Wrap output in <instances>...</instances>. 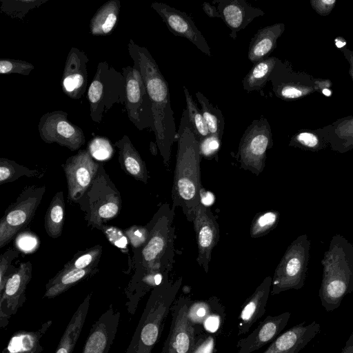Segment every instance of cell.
Wrapping results in <instances>:
<instances>
[{"instance_id": "55", "label": "cell", "mask_w": 353, "mask_h": 353, "mask_svg": "<svg viewBox=\"0 0 353 353\" xmlns=\"http://www.w3.org/2000/svg\"><path fill=\"white\" fill-rule=\"evenodd\" d=\"M150 151L153 154H157V145L156 144V143H153V142H150Z\"/></svg>"}, {"instance_id": "53", "label": "cell", "mask_w": 353, "mask_h": 353, "mask_svg": "<svg viewBox=\"0 0 353 353\" xmlns=\"http://www.w3.org/2000/svg\"><path fill=\"white\" fill-rule=\"evenodd\" d=\"M202 8L208 17L221 18V15L217 8L214 6H212L210 3L204 2L202 5Z\"/></svg>"}, {"instance_id": "17", "label": "cell", "mask_w": 353, "mask_h": 353, "mask_svg": "<svg viewBox=\"0 0 353 353\" xmlns=\"http://www.w3.org/2000/svg\"><path fill=\"white\" fill-rule=\"evenodd\" d=\"M192 223L198 248L196 261L208 273L212 250L219 239V223L210 208L201 203L196 210Z\"/></svg>"}, {"instance_id": "1", "label": "cell", "mask_w": 353, "mask_h": 353, "mask_svg": "<svg viewBox=\"0 0 353 353\" xmlns=\"http://www.w3.org/2000/svg\"><path fill=\"white\" fill-rule=\"evenodd\" d=\"M128 51L133 65L140 71L144 80L152 103L156 144L164 164L168 165L177 132L168 83L146 48L130 39Z\"/></svg>"}, {"instance_id": "9", "label": "cell", "mask_w": 353, "mask_h": 353, "mask_svg": "<svg viewBox=\"0 0 353 353\" xmlns=\"http://www.w3.org/2000/svg\"><path fill=\"white\" fill-rule=\"evenodd\" d=\"M272 145L270 125L261 116L250 123L240 140L237 157L241 168L259 175L265 168L267 152Z\"/></svg>"}, {"instance_id": "19", "label": "cell", "mask_w": 353, "mask_h": 353, "mask_svg": "<svg viewBox=\"0 0 353 353\" xmlns=\"http://www.w3.org/2000/svg\"><path fill=\"white\" fill-rule=\"evenodd\" d=\"M121 314L111 304L92 325L81 353H108L117 333Z\"/></svg>"}, {"instance_id": "20", "label": "cell", "mask_w": 353, "mask_h": 353, "mask_svg": "<svg viewBox=\"0 0 353 353\" xmlns=\"http://www.w3.org/2000/svg\"><path fill=\"white\" fill-rule=\"evenodd\" d=\"M87 54L77 48H70L65 61L61 77V88L72 99H80L88 88Z\"/></svg>"}, {"instance_id": "5", "label": "cell", "mask_w": 353, "mask_h": 353, "mask_svg": "<svg viewBox=\"0 0 353 353\" xmlns=\"http://www.w3.org/2000/svg\"><path fill=\"white\" fill-rule=\"evenodd\" d=\"M174 208L163 204L153 217L148 239L141 251L144 272L141 276L154 272L168 274L172 269L174 261Z\"/></svg>"}, {"instance_id": "34", "label": "cell", "mask_w": 353, "mask_h": 353, "mask_svg": "<svg viewBox=\"0 0 353 353\" xmlns=\"http://www.w3.org/2000/svg\"><path fill=\"white\" fill-rule=\"evenodd\" d=\"M289 146L306 151L319 152L329 147V143L319 128L315 130H299L291 137Z\"/></svg>"}, {"instance_id": "13", "label": "cell", "mask_w": 353, "mask_h": 353, "mask_svg": "<svg viewBox=\"0 0 353 353\" xmlns=\"http://www.w3.org/2000/svg\"><path fill=\"white\" fill-rule=\"evenodd\" d=\"M63 110L46 112L39 119L38 130L41 139L47 143H57L71 151L79 150L85 142L83 130L68 120Z\"/></svg>"}, {"instance_id": "47", "label": "cell", "mask_w": 353, "mask_h": 353, "mask_svg": "<svg viewBox=\"0 0 353 353\" xmlns=\"http://www.w3.org/2000/svg\"><path fill=\"white\" fill-rule=\"evenodd\" d=\"M208 306V303L203 301L191 303L188 310V316L193 324L194 322L200 323L203 320L209 312Z\"/></svg>"}, {"instance_id": "14", "label": "cell", "mask_w": 353, "mask_h": 353, "mask_svg": "<svg viewBox=\"0 0 353 353\" xmlns=\"http://www.w3.org/2000/svg\"><path fill=\"white\" fill-rule=\"evenodd\" d=\"M191 303L183 296L174 301L171 307L170 329L162 353H192L196 339L194 324L188 316Z\"/></svg>"}, {"instance_id": "10", "label": "cell", "mask_w": 353, "mask_h": 353, "mask_svg": "<svg viewBox=\"0 0 353 353\" xmlns=\"http://www.w3.org/2000/svg\"><path fill=\"white\" fill-rule=\"evenodd\" d=\"M46 192V187L28 186L5 211L0 221V248H2L33 219Z\"/></svg>"}, {"instance_id": "23", "label": "cell", "mask_w": 353, "mask_h": 353, "mask_svg": "<svg viewBox=\"0 0 353 353\" xmlns=\"http://www.w3.org/2000/svg\"><path fill=\"white\" fill-rule=\"evenodd\" d=\"M319 331L316 321L296 325L279 335L263 353H299Z\"/></svg>"}, {"instance_id": "50", "label": "cell", "mask_w": 353, "mask_h": 353, "mask_svg": "<svg viewBox=\"0 0 353 353\" xmlns=\"http://www.w3.org/2000/svg\"><path fill=\"white\" fill-rule=\"evenodd\" d=\"M214 344L212 336L199 337L196 339L192 353H214Z\"/></svg>"}, {"instance_id": "41", "label": "cell", "mask_w": 353, "mask_h": 353, "mask_svg": "<svg viewBox=\"0 0 353 353\" xmlns=\"http://www.w3.org/2000/svg\"><path fill=\"white\" fill-rule=\"evenodd\" d=\"M87 150L95 160L99 161L110 159L114 152L111 141L104 137L93 138L89 142Z\"/></svg>"}, {"instance_id": "29", "label": "cell", "mask_w": 353, "mask_h": 353, "mask_svg": "<svg viewBox=\"0 0 353 353\" xmlns=\"http://www.w3.org/2000/svg\"><path fill=\"white\" fill-rule=\"evenodd\" d=\"M97 265L86 269H72L63 268L46 285L43 298L53 299L80 281L88 278L98 272Z\"/></svg>"}, {"instance_id": "35", "label": "cell", "mask_w": 353, "mask_h": 353, "mask_svg": "<svg viewBox=\"0 0 353 353\" xmlns=\"http://www.w3.org/2000/svg\"><path fill=\"white\" fill-rule=\"evenodd\" d=\"M196 97L201 106V112L210 135L221 139L225 126L224 117L217 106L209 101L201 92H196Z\"/></svg>"}, {"instance_id": "48", "label": "cell", "mask_w": 353, "mask_h": 353, "mask_svg": "<svg viewBox=\"0 0 353 353\" xmlns=\"http://www.w3.org/2000/svg\"><path fill=\"white\" fill-rule=\"evenodd\" d=\"M312 9L319 15L326 17L331 13L334 8L336 0H310Z\"/></svg>"}, {"instance_id": "46", "label": "cell", "mask_w": 353, "mask_h": 353, "mask_svg": "<svg viewBox=\"0 0 353 353\" xmlns=\"http://www.w3.org/2000/svg\"><path fill=\"white\" fill-rule=\"evenodd\" d=\"M221 139L215 136L209 135L199 141L201 156L205 158L214 156L219 150Z\"/></svg>"}, {"instance_id": "22", "label": "cell", "mask_w": 353, "mask_h": 353, "mask_svg": "<svg viewBox=\"0 0 353 353\" xmlns=\"http://www.w3.org/2000/svg\"><path fill=\"white\" fill-rule=\"evenodd\" d=\"M213 3L216 4L221 19L230 29V37L234 40L237 33L256 17L265 14L261 9L252 6L245 0H214Z\"/></svg>"}, {"instance_id": "52", "label": "cell", "mask_w": 353, "mask_h": 353, "mask_svg": "<svg viewBox=\"0 0 353 353\" xmlns=\"http://www.w3.org/2000/svg\"><path fill=\"white\" fill-rule=\"evenodd\" d=\"M340 50L349 63L348 73L353 82V51L346 47L341 48Z\"/></svg>"}, {"instance_id": "38", "label": "cell", "mask_w": 353, "mask_h": 353, "mask_svg": "<svg viewBox=\"0 0 353 353\" xmlns=\"http://www.w3.org/2000/svg\"><path fill=\"white\" fill-rule=\"evenodd\" d=\"M37 175H38V171L36 170H30L12 160L3 157L0 158L1 184L14 181L22 176L31 177Z\"/></svg>"}, {"instance_id": "51", "label": "cell", "mask_w": 353, "mask_h": 353, "mask_svg": "<svg viewBox=\"0 0 353 353\" xmlns=\"http://www.w3.org/2000/svg\"><path fill=\"white\" fill-rule=\"evenodd\" d=\"M332 83L329 79H323L320 78L316 79V86L317 92L321 93L325 96H330L332 94Z\"/></svg>"}, {"instance_id": "16", "label": "cell", "mask_w": 353, "mask_h": 353, "mask_svg": "<svg viewBox=\"0 0 353 353\" xmlns=\"http://www.w3.org/2000/svg\"><path fill=\"white\" fill-rule=\"evenodd\" d=\"M32 265L30 261L21 263L8 278L0 294V327L5 328L10 318L21 307L26 300V290L32 279Z\"/></svg>"}, {"instance_id": "12", "label": "cell", "mask_w": 353, "mask_h": 353, "mask_svg": "<svg viewBox=\"0 0 353 353\" xmlns=\"http://www.w3.org/2000/svg\"><path fill=\"white\" fill-rule=\"evenodd\" d=\"M316 79L305 72L294 70L289 61L278 59L269 81L277 98L293 101L317 92Z\"/></svg>"}, {"instance_id": "43", "label": "cell", "mask_w": 353, "mask_h": 353, "mask_svg": "<svg viewBox=\"0 0 353 353\" xmlns=\"http://www.w3.org/2000/svg\"><path fill=\"white\" fill-rule=\"evenodd\" d=\"M19 255V251L9 248L0 256V294L3 292L8 278L17 270L11 266L12 261Z\"/></svg>"}, {"instance_id": "40", "label": "cell", "mask_w": 353, "mask_h": 353, "mask_svg": "<svg viewBox=\"0 0 353 353\" xmlns=\"http://www.w3.org/2000/svg\"><path fill=\"white\" fill-rule=\"evenodd\" d=\"M102 253V246L97 245L85 251L77 253L64 267L72 269H86L97 265Z\"/></svg>"}, {"instance_id": "39", "label": "cell", "mask_w": 353, "mask_h": 353, "mask_svg": "<svg viewBox=\"0 0 353 353\" xmlns=\"http://www.w3.org/2000/svg\"><path fill=\"white\" fill-rule=\"evenodd\" d=\"M280 214L276 210H267L256 214L250 226V236L258 238L273 230L279 221Z\"/></svg>"}, {"instance_id": "49", "label": "cell", "mask_w": 353, "mask_h": 353, "mask_svg": "<svg viewBox=\"0 0 353 353\" xmlns=\"http://www.w3.org/2000/svg\"><path fill=\"white\" fill-rule=\"evenodd\" d=\"M17 246L21 250L25 252L33 250L34 248L38 246V239L34 235L30 233H25L23 235H20L16 240Z\"/></svg>"}, {"instance_id": "18", "label": "cell", "mask_w": 353, "mask_h": 353, "mask_svg": "<svg viewBox=\"0 0 353 353\" xmlns=\"http://www.w3.org/2000/svg\"><path fill=\"white\" fill-rule=\"evenodd\" d=\"M150 6L173 34L188 39L203 53L212 56L207 41L189 15L164 3L153 2Z\"/></svg>"}, {"instance_id": "4", "label": "cell", "mask_w": 353, "mask_h": 353, "mask_svg": "<svg viewBox=\"0 0 353 353\" xmlns=\"http://www.w3.org/2000/svg\"><path fill=\"white\" fill-rule=\"evenodd\" d=\"M181 283V277L174 281L167 277L152 290L125 353H152Z\"/></svg>"}, {"instance_id": "25", "label": "cell", "mask_w": 353, "mask_h": 353, "mask_svg": "<svg viewBox=\"0 0 353 353\" xmlns=\"http://www.w3.org/2000/svg\"><path fill=\"white\" fill-rule=\"evenodd\" d=\"M285 26L283 23H276L259 29L252 38L248 57L255 63L270 57L276 47L278 39L282 35Z\"/></svg>"}, {"instance_id": "24", "label": "cell", "mask_w": 353, "mask_h": 353, "mask_svg": "<svg viewBox=\"0 0 353 353\" xmlns=\"http://www.w3.org/2000/svg\"><path fill=\"white\" fill-rule=\"evenodd\" d=\"M272 281L270 276H266L244 303L239 314L238 336L248 333L253 324L264 315Z\"/></svg>"}, {"instance_id": "7", "label": "cell", "mask_w": 353, "mask_h": 353, "mask_svg": "<svg viewBox=\"0 0 353 353\" xmlns=\"http://www.w3.org/2000/svg\"><path fill=\"white\" fill-rule=\"evenodd\" d=\"M85 212L88 224L99 230L103 223L116 217L121 208L119 192L106 174L103 165L92 185L78 202Z\"/></svg>"}, {"instance_id": "27", "label": "cell", "mask_w": 353, "mask_h": 353, "mask_svg": "<svg viewBox=\"0 0 353 353\" xmlns=\"http://www.w3.org/2000/svg\"><path fill=\"white\" fill-rule=\"evenodd\" d=\"M52 324V320L42 323L37 330H19L10 338L2 353H41V340Z\"/></svg>"}, {"instance_id": "2", "label": "cell", "mask_w": 353, "mask_h": 353, "mask_svg": "<svg viewBox=\"0 0 353 353\" xmlns=\"http://www.w3.org/2000/svg\"><path fill=\"white\" fill-rule=\"evenodd\" d=\"M177 152L172 189L173 208H180L188 221L192 222L201 203L199 139L184 109L176 135Z\"/></svg>"}, {"instance_id": "6", "label": "cell", "mask_w": 353, "mask_h": 353, "mask_svg": "<svg viewBox=\"0 0 353 353\" xmlns=\"http://www.w3.org/2000/svg\"><path fill=\"white\" fill-rule=\"evenodd\" d=\"M125 86L122 72L106 61L99 62L87 94L90 116L94 122L100 123L114 105H125Z\"/></svg>"}, {"instance_id": "44", "label": "cell", "mask_w": 353, "mask_h": 353, "mask_svg": "<svg viewBox=\"0 0 353 353\" xmlns=\"http://www.w3.org/2000/svg\"><path fill=\"white\" fill-rule=\"evenodd\" d=\"M100 230L112 245L123 251H128L129 240L124 232L117 227L106 225H103Z\"/></svg>"}, {"instance_id": "32", "label": "cell", "mask_w": 353, "mask_h": 353, "mask_svg": "<svg viewBox=\"0 0 353 353\" xmlns=\"http://www.w3.org/2000/svg\"><path fill=\"white\" fill-rule=\"evenodd\" d=\"M277 59L270 56L255 63L243 79V89L248 92L261 90L269 81Z\"/></svg>"}, {"instance_id": "3", "label": "cell", "mask_w": 353, "mask_h": 353, "mask_svg": "<svg viewBox=\"0 0 353 353\" xmlns=\"http://www.w3.org/2000/svg\"><path fill=\"white\" fill-rule=\"evenodd\" d=\"M321 263L323 277L319 297L327 310H333L353 291V244L343 236L334 234Z\"/></svg>"}, {"instance_id": "28", "label": "cell", "mask_w": 353, "mask_h": 353, "mask_svg": "<svg viewBox=\"0 0 353 353\" xmlns=\"http://www.w3.org/2000/svg\"><path fill=\"white\" fill-rule=\"evenodd\" d=\"M114 145L119 149V161L121 169L136 180L146 183L148 176L145 162L129 137L124 135L115 142Z\"/></svg>"}, {"instance_id": "42", "label": "cell", "mask_w": 353, "mask_h": 353, "mask_svg": "<svg viewBox=\"0 0 353 353\" xmlns=\"http://www.w3.org/2000/svg\"><path fill=\"white\" fill-rule=\"evenodd\" d=\"M34 66L31 63L19 59H1L0 74H19L28 76L34 70Z\"/></svg>"}, {"instance_id": "26", "label": "cell", "mask_w": 353, "mask_h": 353, "mask_svg": "<svg viewBox=\"0 0 353 353\" xmlns=\"http://www.w3.org/2000/svg\"><path fill=\"white\" fill-rule=\"evenodd\" d=\"M320 129L332 150L343 154L353 150V115L340 118Z\"/></svg>"}, {"instance_id": "30", "label": "cell", "mask_w": 353, "mask_h": 353, "mask_svg": "<svg viewBox=\"0 0 353 353\" xmlns=\"http://www.w3.org/2000/svg\"><path fill=\"white\" fill-rule=\"evenodd\" d=\"M92 293L79 305L59 341L54 353H72L79 338L88 313Z\"/></svg>"}, {"instance_id": "21", "label": "cell", "mask_w": 353, "mask_h": 353, "mask_svg": "<svg viewBox=\"0 0 353 353\" xmlns=\"http://www.w3.org/2000/svg\"><path fill=\"white\" fill-rule=\"evenodd\" d=\"M290 316L288 312L276 316L268 315L248 336L238 341L237 353H252L274 341L286 326Z\"/></svg>"}, {"instance_id": "37", "label": "cell", "mask_w": 353, "mask_h": 353, "mask_svg": "<svg viewBox=\"0 0 353 353\" xmlns=\"http://www.w3.org/2000/svg\"><path fill=\"white\" fill-rule=\"evenodd\" d=\"M48 0H1L0 10L11 18L23 19L32 9Z\"/></svg>"}, {"instance_id": "15", "label": "cell", "mask_w": 353, "mask_h": 353, "mask_svg": "<svg viewBox=\"0 0 353 353\" xmlns=\"http://www.w3.org/2000/svg\"><path fill=\"white\" fill-rule=\"evenodd\" d=\"M101 163L87 149L79 150L62 165L68 184L69 201L78 203L92 185Z\"/></svg>"}, {"instance_id": "8", "label": "cell", "mask_w": 353, "mask_h": 353, "mask_svg": "<svg viewBox=\"0 0 353 353\" xmlns=\"http://www.w3.org/2000/svg\"><path fill=\"white\" fill-rule=\"evenodd\" d=\"M311 241L307 235L301 234L288 247L277 265L272 277L270 294L289 290H299L306 279Z\"/></svg>"}, {"instance_id": "54", "label": "cell", "mask_w": 353, "mask_h": 353, "mask_svg": "<svg viewBox=\"0 0 353 353\" xmlns=\"http://www.w3.org/2000/svg\"><path fill=\"white\" fill-rule=\"evenodd\" d=\"M341 353H353V334L350 336Z\"/></svg>"}, {"instance_id": "45", "label": "cell", "mask_w": 353, "mask_h": 353, "mask_svg": "<svg viewBox=\"0 0 353 353\" xmlns=\"http://www.w3.org/2000/svg\"><path fill=\"white\" fill-rule=\"evenodd\" d=\"M124 232L134 248L144 246L149 236V229L139 225L131 226L125 229Z\"/></svg>"}, {"instance_id": "33", "label": "cell", "mask_w": 353, "mask_h": 353, "mask_svg": "<svg viewBox=\"0 0 353 353\" xmlns=\"http://www.w3.org/2000/svg\"><path fill=\"white\" fill-rule=\"evenodd\" d=\"M65 219V202L62 191L57 192L46 211L44 227L48 236L53 239L61 235Z\"/></svg>"}, {"instance_id": "31", "label": "cell", "mask_w": 353, "mask_h": 353, "mask_svg": "<svg viewBox=\"0 0 353 353\" xmlns=\"http://www.w3.org/2000/svg\"><path fill=\"white\" fill-rule=\"evenodd\" d=\"M121 9L119 0H108L94 13L90 21V32L94 36L111 34L117 24Z\"/></svg>"}, {"instance_id": "36", "label": "cell", "mask_w": 353, "mask_h": 353, "mask_svg": "<svg viewBox=\"0 0 353 353\" xmlns=\"http://www.w3.org/2000/svg\"><path fill=\"white\" fill-rule=\"evenodd\" d=\"M183 92L190 122L200 141L210 135L208 126L201 110L199 109L186 86H183Z\"/></svg>"}, {"instance_id": "11", "label": "cell", "mask_w": 353, "mask_h": 353, "mask_svg": "<svg viewBox=\"0 0 353 353\" xmlns=\"http://www.w3.org/2000/svg\"><path fill=\"white\" fill-rule=\"evenodd\" d=\"M122 73L125 79L124 105L130 121L139 130L153 131L152 103L140 71L128 65L122 68Z\"/></svg>"}]
</instances>
